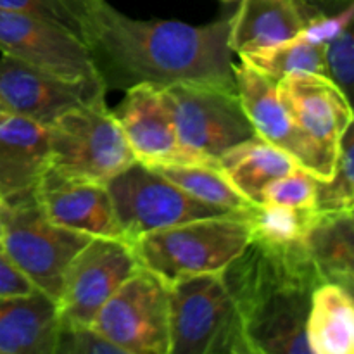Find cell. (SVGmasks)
Returning <instances> with one entry per match:
<instances>
[{
    "label": "cell",
    "mask_w": 354,
    "mask_h": 354,
    "mask_svg": "<svg viewBox=\"0 0 354 354\" xmlns=\"http://www.w3.org/2000/svg\"><path fill=\"white\" fill-rule=\"evenodd\" d=\"M228 30L230 17L204 26L142 21L100 0L90 14L85 44L107 90H127L138 83H197L237 92Z\"/></svg>",
    "instance_id": "obj_1"
},
{
    "label": "cell",
    "mask_w": 354,
    "mask_h": 354,
    "mask_svg": "<svg viewBox=\"0 0 354 354\" xmlns=\"http://www.w3.org/2000/svg\"><path fill=\"white\" fill-rule=\"evenodd\" d=\"M223 275L249 354H311L304 327L320 280L303 244L275 248L251 241Z\"/></svg>",
    "instance_id": "obj_2"
},
{
    "label": "cell",
    "mask_w": 354,
    "mask_h": 354,
    "mask_svg": "<svg viewBox=\"0 0 354 354\" xmlns=\"http://www.w3.org/2000/svg\"><path fill=\"white\" fill-rule=\"evenodd\" d=\"M249 242L251 228L244 211L197 218L149 232L130 245L138 266L171 283L182 277L223 272Z\"/></svg>",
    "instance_id": "obj_3"
},
{
    "label": "cell",
    "mask_w": 354,
    "mask_h": 354,
    "mask_svg": "<svg viewBox=\"0 0 354 354\" xmlns=\"http://www.w3.org/2000/svg\"><path fill=\"white\" fill-rule=\"evenodd\" d=\"M169 290V354H249L223 272L176 279Z\"/></svg>",
    "instance_id": "obj_4"
},
{
    "label": "cell",
    "mask_w": 354,
    "mask_h": 354,
    "mask_svg": "<svg viewBox=\"0 0 354 354\" xmlns=\"http://www.w3.org/2000/svg\"><path fill=\"white\" fill-rule=\"evenodd\" d=\"M52 171L106 185L135 156L106 100L62 114L48 127Z\"/></svg>",
    "instance_id": "obj_5"
},
{
    "label": "cell",
    "mask_w": 354,
    "mask_h": 354,
    "mask_svg": "<svg viewBox=\"0 0 354 354\" xmlns=\"http://www.w3.org/2000/svg\"><path fill=\"white\" fill-rule=\"evenodd\" d=\"M90 239L52 223L35 196L3 203L0 211V244L6 254L40 292L54 301L61 292L69 261Z\"/></svg>",
    "instance_id": "obj_6"
},
{
    "label": "cell",
    "mask_w": 354,
    "mask_h": 354,
    "mask_svg": "<svg viewBox=\"0 0 354 354\" xmlns=\"http://www.w3.org/2000/svg\"><path fill=\"white\" fill-rule=\"evenodd\" d=\"M90 327L123 354H169L168 283L138 266L99 308Z\"/></svg>",
    "instance_id": "obj_7"
},
{
    "label": "cell",
    "mask_w": 354,
    "mask_h": 354,
    "mask_svg": "<svg viewBox=\"0 0 354 354\" xmlns=\"http://www.w3.org/2000/svg\"><path fill=\"white\" fill-rule=\"evenodd\" d=\"M121 237L135 241L149 232L197 218L234 213L194 199L149 166L135 161L106 183Z\"/></svg>",
    "instance_id": "obj_8"
},
{
    "label": "cell",
    "mask_w": 354,
    "mask_h": 354,
    "mask_svg": "<svg viewBox=\"0 0 354 354\" xmlns=\"http://www.w3.org/2000/svg\"><path fill=\"white\" fill-rule=\"evenodd\" d=\"M180 142L218 161L225 151L254 137L237 92L197 83L162 86Z\"/></svg>",
    "instance_id": "obj_9"
},
{
    "label": "cell",
    "mask_w": 354,
    "mask_h": 354,
    "mask_svg": "<svg viewBox=\"0 0 354 354\" xmlns=\"http://www.w3.org/2000/svg\"><path fill=\"white\" fill-rule=\"evenodd\" d=\"M0 50L69 82L102 80L88 45L66 26L37 14L0 9Z\"/></svg>",
    "instance_id": "obj_10"
},
{
    "label": "cell",
    "mask_w": 354,
    "mask_h": 354,
    "mask_svg": "<svg viewBox=\"0 0 354 354\" xmlns=\"http://www.w3.org/2000/svg\"><path fill=\"white\" fill-rule=\"evenodd\" d=\"M138 268L130 242L92 237L69 261L57 301L59 322L90 325L99 308Z\"/></svg>",
    "instance_id": "obj_11"
},
{
    "label": "cell",
    "mask_w": 354,
    "mask_h": 354,
    "mask_svg": "<svg viewBox=\"0 0 354 354\" xmlns=\"http://www.w3.org/2000/svg\"><path fill=\"white\" fill-rule=\"evenodd\" d=\"M113 113L135 161L149 168L166 165H206L218 168V161L190 151L180 142L162 95V86L151 83L130 86Z\"/></svg>",
    "instance_id": "obj_12"
},
{
    "label": "cell",
    "mask_w": 354,
    "mask_h": 354,
    "mask_svg": "<svg viewBox=\"0 0 354 354\" xmlns=\"http://www.w3.org/2000/svg\"><path fill=\"white\" fill-rule=\"evenodd\" d=\"M106 92L102 80L69 82L12 55L0 57V99L10 114L45 127L76 107L106 100Z\"/></svg>",
    "instance_id": "obj_13"
},
{
    "label": "cell",
    "mask_w": 354,
    "mask_h": 354,
    "mask_svg": "<svg viewBox=\"0 0 354 354\" xmlns=\"http://www.w3.org/2000/svg\"><path fill=\"white\" fill-rule=\"evenodd\" d=\"M235 90L251 121L254 133L268 144L282 149L296 159L297 165L320 182L330 180L335 162L322 152L290 120L280 102L277 82L259 73L245 61L234 64Z\"/></svg>",
    "instance_id": "obj_14"
},
{
    "label": "cell",
    "mask_w": 354,
    "mask_h": 354,
    "mask_svg": "<svg viewBox=\"0 0 354 354\" xmlns=\"http://www.w3.org/2000/svg\"><path fill=\"white\" fill-rule=\"evenodd\" d=\"M280 102L297 128L337 161L341 138L353 124L351 100L330 78L313 73L287 75L277 82Z\"/></svg>",
    "instance_id": "obj_15"
},
{
    "label": "cell",
    "mask_w": 354,
    "mask_h": 354,
    "mask_svg": "<svg viewBox=\"0 0 354 354\" xmlns=\"http://www.w3.org/2000/svg\"><path fill=\"white\" fill-rule=\"evenodd\" d=\"M35 199L45 216L59 227L90 237H121L104 183L68 178L48 168L35 190Z\"/></svg>",
    "instance_id": "obj_16"
},
{
    "label": "cell",
    "mask_w": 354,
    "mask_h": 354,
    "mask_svg": "<svg viewBox=\"0 0 354 354\" xmlns=\"http://www.w3.org/2000/svg\"><path fill=\"white\" fill-rule=\"evenodd\" d=\"M48 166V127L7 114L0 121V199L12 204L33 197Z\"/></svg>",
    "instance_id": "obj_17"
},
{
    "label": "cell",
    "mask_w": 354,
    "mask_h": 354,
    "mask_svg": "<svg viewBox=\"0 0 354 354\" xmlns=\"http://www.w3.org/2000/svg\"><path fill=\"white\" fill-rule=\"evenodd\" d=\"M57 304L35 290L0 297V354H55Z\"/></svg>",
    "instance_id": "obj_18"
},
{
    "label": "cell",
    "mask_w": 354,
    "mask_h": 354,
    "mask_svg": "<svg viewBox=\"0 0 354 354\" xmlns=\"http://www.w3.org/2000/svg\"><path fill=\"white\" fill-rule=\"evenodd\" d=\"M304 252L320 283H337L353 292L354 216L353 211H315L303 241Z\"/></svg>",
    "instance_id": "obj_19"
},
{
    "label": "cell",
    "mask_w": 354,
    "mask_h": 354,
    "mask_svg": "<svg viewBox=\"0 0 354 354\" xmlns=\"http://www.w3.org/2000/svg\"><path fill=\"white\" fill-rule=\"evenodd\" d=\"M306 24L299 0H242L230 16L228 47L235 54L282 44Z\"/></svg>",
    "instance_id": "obj_20"
},
{
    "label": "cell",
    "mask_w": 354,
    "mask_h": 354,
    "mask_svg": "<svg viewBox=\"0 0 354 354\" xmlns=\"http://www.w3.org/2000/svg\"><path fill=\"white\" fill-rule=\"evenodd\" d=\"M304 334L311 354H353V292L337 283H318L310 297Z\"/></svg>",
    "instance_id": "obj_21"
},
{
    "label": "cell",
    "mask_w": 354,
    "mask_h": 354,
    "mask_svg": "<svg viewBox=\"0 0 354 354\" xmlns=\"http://www.w3.org/2000/svg\"><path fill=\"white\" fill-rule=\"evenodd\" d=\"M292 156L258 135L234 145L218 158V168L249 203H261V192L272 180L297 168Z\"/></svg>",
    "instance_id": "obj_22"
},
{
    "label": "cell",
    "mask_w": 354,
    "mask_h": 354,
    "mask_svg": "<svg viewBox=\"0 0 354 354\" xmlns=\"http://www.w3.org/2000/svg\"><path fill=\"white\" fill-rule=\"evenodd\" d=\"M154 171L168 178L176 187L209 206L234 213H244L252 203L234 189L216 166L206 165H166L154 166Z\"/></svg>",
    "instance_id": "obj_23"
},
{
    "label": "cell",
    "mask_w": 354,
    "mask_h": 354,
    "mask_svg": "<svg viewBox=\"0 0 354 354\" xmlns=\"http://www.w3.org/2000/svg\"><path fill=\"white\" fill-rule=\"evenodd\" d=\"M315 209L280 206L272 203H256L245 209L251 241L275 248L303 244Z\"/></svg>",
    "instance_id": "obj_24"
},
{
    "label": "cell",
    "mask_w": 354,
    "mask_h": 354,
    "mask_svg": "<svg viewBox=\"0 0 354 354\" xmlns=\"http://www.w3.org/2000/svg\"><path fill=\"white\" fill-rule=\"evenodd\" d=\"M239 57L258 69L259 73L272 78L273 82H279L287 75H297V73L327 76L322 45L308 44L296 38L270 45V47L244 52V54H239Z\"/></svg>",
    "instance_id": "obj_25"
},
{
    "label": "cell",
    "mask_w": 354,
    "mask_h": 354,
    "mask_svg": "<svg viewBox=\"0 0 354 354\" xmlns=\"http://www.w3.org/2000/svg\"><path fill=\"white\" fill-rule=\"evenodd\" d=\"M354 206V130L353 124L341 138L334 173L327 182L317 183L315 211H353Z\"/></svg>",
    "instance_id": "obj_26"
},
{
    "label": "cell",
    "mask_w": 354,
    "mask_h": 354,
    "mask_svg": "<svg viewBox=\"0 0 354 354\" xmlns=\"http://www.w3.org/2000/svg\"><path fill=\"white\" fill-rule=\"evenodd\" d=\"M100 0H0V9L24 10L62 24L85 41L90 14Z\"/></svg>",
    "instance_id": "obj_27"
},
{
    "label": "cell",
    "mask_w": 354,
    "mask_h": 354,
    "mask_svg": "<svg viewBox=\"0 0 354 354\" xmlns=\"http://www.w3.org/2000/svg\"><path fill=\"white\" fill-rule=\"evenodd\" d=\"M318 180L297 166L287 175L272 180L261 192V203L280 204L297 209H315Z\"/></svg>",
    "instance_id": "obj_28"
},
{
    "label": "cell",
    "mask_w": 354,
    "mask_h": 354,
    "mask_svg": "<svg viewBox=\"0 0 354 354\" xmlns=\"http://www.w3.org/2000/svg\"><path fill=\"white\" fill-rule=\"evenodd\" d=\"M324 52L325 71L327 78H330L341 88L346 97H351L354 82V35L353 24L341 31L337 37L322 45Z\"/></svg>",
    "instance_id": "obj_29"
},
{
    "label": "cell",
    "mask_w": 354,
    "mask_h": 354,
    "mask_svg": "<svg viewBox=\"0 0 354 354\" xmlns=\"http://www.w3.org/2000/svg\"><path fill=\"white\" fill-rule=\"evenodd\" d=\"M55 354H123L90 325L59 322Z\"/></svg>",
    "instance_id": "obj_30"
},
{
    "label": "cell",
    "mask_w": 354,
    "mask_h": 354,
    "mask_svg": "<svg viewBox=\"0 0 354 354\" xmlns=\"http://www.w3.org/2000/svg\"><path fill=\"white\" fill-rule=\"evenodd\" d=\"M35 290H38L37 287L10 261L0 244V297L24 296V294H31Z\"/></svg>",
    "instance_id": "obj_31"
},
{
    "label": "cell",
    "mask_w": 354,
    "mask_h": 354,
    "mask_svg": "<svg viewBox=\"0 0 354 354\" xmlns=\"http://www.w3.org/2000/svg\"><path fill=\"white\" fill-rule=\"evenodd\" d=\"M7 114H10L9 109H7V106H6V104H3V100L0 99V121H2L3 118L7 116Z\"/></svg>",
    "instance_id": "obj_32"
},
{
    "label": "cell",
    "mask_w": 354,
    "mask_h": 354,
    "mask_svg": "<svg viewBox=\"0 0 354 354\" xmlns=\"http://www.w3.org/2000/svg\"><path fill=\"white\" fill-rule=\"evenodd\" d=\"M2 206H3V201L0 199V211H2Z\"/></svg>",
    "instance_id": "obj_33"
},
{
    "label": "cell",
    "mask_w": 354,
    "mask_h": 354,
    "mask_svg": "<svg viewBox=\"0 0 354 354\" xmlns=\"http://www.w3.org/2000/svg\"><path fill=\"white\" fill-rule=\"evenodd\" d=\"M223 2H235V0H223Z\"/></svg>",
    "instance_id": "obj_34"
}]
</instances>
